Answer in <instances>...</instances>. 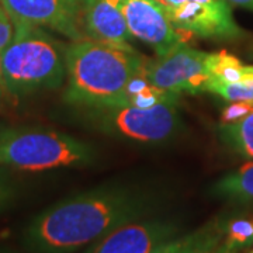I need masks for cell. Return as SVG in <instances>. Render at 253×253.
Masks as SVG:
<instances>
[{
    "instance_id": "d6986e66",
    "label": "cell",
    "mask_w": 253,
    "mask_h": 253,
    "mask_svg": "<svg viewBox=\"0 0 253 253\" xmlns=\"http://www.w3.org/2000/svg\"><path fill=\"white\" fill-rule=\"evenodd\" d=\"M14 36V23L10 17L7 10L0 3V54L4 51V48L9 45L11 38Z\"/></svg>"
},
{
    "instance_id": "5bb4252c",
    "label": "cell",
    "mask_w": 253,
    "mask_h": 253,
    "mask_svg": "<svg viewBox=\"0 0 253 253\" xmlns=\"http://www.w3.org/2000/svg\"><path fill=\"white\" fill-rule=\"evenodd\" d=\"M222 245L228 253H246L253 248V212L222 214Z\"/></svg>"
},
{
    "instance_id": "ffe728a7",
    "label": "cell",
    "mask_w": 253,
    "mask_h": 253,
    "mask_svg": "<svg viewBox=\"0 0 253 253\" xmlns=\"http://www.w3.org/2000/svg\"><path fill=\"white\" fill-rule=\"evenodd\" d=\"M253 110V103H232L222 111L221 123H231L249 114Z\"/></svg>"
},
{
    "instance_id": "d4e9b609",
    "label": "cell",
    "mask_w": 253,
    "mask_h": 253,
    "mask_svg": "<svg viewBox=\"0 0 253 253\" xmlns=\"http://www.w3.org/2000/svg\"><path fill=\"white\" fill-rule=\"evenodd\" d=\"M249 253H253V248H252V249H251V252H249Z\"/></svg>"
},
{
    "instance_id": "ba28073f",
    "label": "cell",
    "mask_w": 253,
    "mask_h": 253,
    "mask_svg": "<svg viewBox=\"0 0 253 253\" xmlns=\"http://www.w3.org/2000/svg\"><path fill=\"white\" fill-rule=\"evenodd\" d=\"M181 234L180 219L154 214L118 226L82 253H151Z\"/></svg>"
},
{
    "instance_id": "7a4b0ae2",
    "label": "cell",
    "mask_w": 253,
    "mask_h": 253,
    "mask_svg": "<svg viewBox=\"0 0 253 253\" xmlns=\"http://www.w3.org/2000/svg\"><path fill=\"white\" fill-rule=\"evenodd\" d=\"M146 58L131 46L82 38L66 44L68 104L94 109L124 104L129 83L142 72Z\"/></svg>"
},
{
    "instance_id": "e0dca14e",
    "label": "cell",
    "mask_w": 253,
    "mask_h": 253,
    "mask_svg": "<svg viewBox=\"0 0 253 253\" xmlns=\"http://www.w3.org/2000/svg\"><path fill=\"white\" fill-rule=\"evenodd\" d=\"M208 93L232 103H253V66L246 65L242 78L235 83H211Z\"/></svg>"
},
{
    "instance_id": "44dd1931",
    "label": "cell",
    "mask_w": 253,
    "mask_h": 253,
    "mask_svg": "<svg viewBox=\"0 0 253 253\" xmlns=\"http://www.w3.org/2000/svg\"><path fill=\"white\" fill-rule=\"evenodd\" d=\"M229 3H234L236 6H241L245 9H249L253 11V0H226Z\"/></svg>"
},
{
    "instance_id": "8fae6325",
    "label": "cell",
    "mask_w": 253,
    "mask_h": 253,
    "mask_svg": "<svg viewBox=\"0 0 253 253\" xmlns=\"http://www.w3.org/2000/svg\"><path fill=\"white\" fill-rule=\"evenodd\" d=\"M82 27L86 38L118 46H129L121 0H82Z\"/></svg>"
},
{
    "instance_id": "9c48e42d",
    "label": "cell",
    "mask_w": 253,
    "mask_h": 253,
    "mask_svg": "<svg viewBox=\"0 0 253 253\" xmlns=\"http://www.w3.org/2000/svg\"><path fill=\"white\" fill-rule=\"evenodd\" d=\"M13 20L49 28L71 41L86 38L82 27V0H0Z\"/></svg>"
},
{
    "instance_id": "2e32d148",
    "label": "cell",
    "mask_w": 253,
    "mask_h": 253,
    "mask_svg": "<svg viewBox=\"0 0 253 253\" xmlns=\"http://www.w3.org/2000/svg\"><path fill=\"white\" fill-rule=\"evenodd\" d=\"M206 66H207L210 84H211V83H235L242 78L246 65H244L234 55L221 51V52L208 54Z\"/></svg>"
},
{
    "instance_id": "7402d4cb",
    "label": "cell",
    "mask_w": 253,
    "mask_h": 253,
    "mask_svg": "<svg viewBox=\"0 0 253 253\" xmlns=\"http://www.w3.org/2000/svg\"><path fill=\"white\" fill-rule=\"evenodd\" d=\"M208 253H228L225 251V248H224V245L221 244L219 246H218L217 249H214V251H211V252H208Z\"/></svg>"
},
{
    "instance_id": "7c38bea8",
    "label": "cell",
    "mask_w": 253,
    "mask_h": 253,
    "mask_svg": "<svg viewBox=\"0 0 253 253\" xmlns=\"http://www.w3.org/2000/svg\"><path fill=\"white\" fill-rule=\"evenodd\" d=\"M222 215H218L191 232H183L151 253H208L222 244Z\"/></svg>"
},
{
    "instance_id": "4fadbf2b",
    "label": "cell",
    "mask_w": 253,
    "mask_h": 253,
    "mask_svg": "<svg viewBox=\"0 0 253 253\" xmlns=\"http://www.w3.org/2000/svg\"><path fill=\"white\" fill-rule=\"evenodd\" d=\"M211 196L234 206H253V162L226 173L211 187Z\"/></svg>"
},
{
    "instance_id": "6da1fadb",
    "label": "cell",
    "mask_w": 253,
    "mask_h": 253,
    "mask_svg": "<svg viewBox=\"0 0 253 253\" xmlns=\"http://www.w3.org/2000/svg\"><path fill=\"white\" fill-rule=\"evenodd\" d=\"M161 197L134 184H103L56 201L23 231L28 253H76L118 226L154 215Z\"/></svg>"
},
{
    "instance_id": "8992f818",
    "label": "cell",
    "mask_w": 253,
    "mask_h": 253,
    "mask_svg": "<svg viewBox=\"0 0 253 253\" xmlns=\"http://www.w3.org/2000/svg\"><path fill=\"white\" fill-rule=\"evenodd\" d=\"M173 26L191 36L234 41L244 38L226 0H152Z\"/></svg>"
},
{
    "instance_id": "603a6c76",
    "label": "cell",
    "mask_w": 253,
    "mask_h": 253,
    "mask_svg": "<svg viewBox=\"0 0 253 253\" xmlns=\"http://www.w3.org/2000/svg\"><path fill=\"white\" fill-rule=\"evenodd\" d=\"M0 253H17L11 248H6V246H0Z\"/></svg>"
},
{
    "instance_id": "30bf717a",
    "label": "cell",
    "mask_w": 253,
    "mask_h": 253,
    "mask_svg": "<svg viewBox=\"0 0 253 253\" xmlns=\"http://www.w3.org/2000/svg\"><path fill=\"white\" fill-rule=\"evenodd\" d=\"M121 7L132 38L154 48L156 55L184 42L177 28L152 0H121Z\"/></svg>"
},
{
    "instance_id": "277c9868",
    "label": "cell",
    "mask_w": 253,
    "mask_h": 253,
    "mask_svg": "<svg viewBox=\"0 0 253 253\" xmlns=\"http://www.w3.org/2000/svg\"><path fill=\"white\" fill-rule=\"evenodd\" d=\"M90 144L42 126L0 124V166L41 172L84 166L94 161Z\"/></svg>"
},
{
    "instance_id": "3957f363",
    "label": "cell",
    "mask_w": 253,
    "mask_h": 253,
    "mask_svg": "<svg viewBox=\"0 0 253 253\" xmlns=\"http://www.w3.org/2000/svg\"><path fill=\"white\" fill-rule=\"evenodd\" d=\"M14 36L0 54L1 84L13 96L58 89L66 78V44L45 28L13 20Z\"/></svg>"
},
{
    "instance_id": "52a82bcc",
    "label": "cell",
    "mask_w": 253,
    "mask_h": 253,
    "mask_svg": "<svg viewBox=\"0 0 253 253\" xmlns=\"http://www.w3.org/2000/svg\"><path fill=\"white\" fill-rule=\"evenodd\" d=\"M207 55L208 52L183 42L166 54L156 55L155 59H146L142 73L155 87L177 96L181 93H208Z\"/></svg>"
},
{
    "instance_id": "5b68a950",
    "label": "cell",
    "mask_w": 253,
    "mask_h": 253,
    "mask_svg": "<svg viewBox=\"0 0 253 253\" xmlns=\"http://www.w3.org/2000/svg\"><path fill=\"white\" fill-rule=\"evenodd\" d=\"M84 116L104 134L142 144L170 139L181 128L176 101H162L151 107L118 104L86 109Z\"/></svg>"
},
{
    "instance_id": "cb8c5ba5",
    "label": "cell",
    "mask_w": 253,
    "mask_h": 253,
    "mask_svg": "<svg viewBox=\"0 0 253 253\" xmlns=\"http://www.w3.org/2000/svg\"><path fill=\"white\" fill-rule=\"evenodd\" d=\"M0 99H1V86H0Z\"/></svg>"
},
{
    "instance_id": "ac0fdd59",
    "label": "cell",
    "mask_w": 253,
    "mask_h": 253,
    "mask_svg": "<svg viewBox=\"0 0 253 253\" xmlns=\"http://www.w3.org/2000/svg\"><path fill=\"white\" fill-rule=\"evenodd\" d=\"M17 196V187L11 176L0 166V214L11 206Z\"/></svg>"
},
{
    "instance_id": "9a60e30c",
    "label": "cell",
    "mask_w": 253,
    "mask_h": 253,
    "mask_svg": "<svg viewBox=\"0 0 253 253\" xmlns=\"http://www.w3.org/2000/svg\"><path fill=\"white\" fill-rule=\"evenodd\" d=\"M217 135L235 154L245 159H253V110L236 121L219 123Z\"/></svg>"
}]
</instances>
